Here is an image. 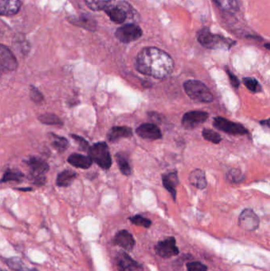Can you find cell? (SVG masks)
<instances>
[{"instance_id":"40","label":"cell","mask_w":270,"mask_h":271,"mask_svg":"<svg viewBox=\"0 0 270 271\" xmlns=\"http://www.w3.org/2000/svg\"><path fill=\"white\" fill-rule=\"evenodd\" d=\"M265 47L266 49H268V50H270V44L269 43H268V44H265Z\"/></svg>"},{"instance_id":"8","label":"cell","mask_w":270,"mask_h":271,"mask_svg":"<svg viewBox=\"0 0 270 271\" xmlns=\"http://www.w3.org/2000/svg\"><path fill=\"white\" fill-rule=\"evenodd\" d=\"M142 34L141 28L135 24L124 25L119 27L115 33L116 37L122 43H130L138 40Z\"/></svg>"},{"instance_id":"33","label":"cell","mask_w":270,"mask_h":271,"mask_svg":"<svg viewBox=\"0 0 270 271\" xmlns=\"http://www.w3.org/2000/svg\"><path fill=\"white\" fill-rule=\"evenodd\" d=\"M243 83L247 86V89L254 93H258L261 92V86L257 79L254 78L247 77L243 79Z\"/></svg>"},{"instance_id":"36","label":"cell","mask_w":270,"mask_h":271,"mask_svg":"<svg viewBox=\"0 0 270 271\" xmlns=\"http://www.w3.org/2000/svg\"><path fill=\"white\" fill-rule=\"evenodd\" d=\"M71 138H73V139L76 141L77 143L79 144V148H80L81 150L89 151V144H88L87 141H85L83 138H81L79 136L75 135V134H72V135H71Z\"/></svg>"},{"instance_id":"13","label":"cell","mask_w":270,"mask_h":271,"mask_svg":"<svg viewBox=\"0 0 270 271\" xmlns=\"http://www.w3.org/2000/svg\"><path fill=\"white\" fill-rule=\"evenodd\" d=\"M118 271H134L142 267L141 264L134 260L125 251H119L116 256Z\"/></svg>"},{"instance_id":"25","label":"cell","mask_w":270,"mask_h":271,"mask_svg":"<svg viewBox=\"0 0 270 271\" xmlns=\"http://www.w3.org/2000/svg\"><path fill=\"white\" fill-rule=\"evenodd\" d=\"M5 262L11 269L15 271H39L36 268H29L26 266V265L24 264V262L21 260V258L19 257H13V258H5L4 259Z\"/></svg>"},{"instance_id":"21","label":"cell","mask_w":270,"mask_h":271,"mask_svg":"<svg viewBox=\"0 0 270 271\" xmlns=\"http://www.w3.org/2000/svg\"><path fill=\"white\" fill-rule=\"evenodd\" d=\"M72 23L75 26H80L89 31H95L97 27L96 20L89 15H82L79 18L75 19V22H72Z\"/></svg>"},{"instance_id":"19","label":"cell","mask_w":270,"mask_h":271,"mask_svg":"<svg viewBox=\"0 0 270 271\" xmlns=\"http://www.w3.org/2000/svg\"><path fill=\"white\" fill-rule=\"evenodd\" d=\"M70 164L78 168L88 169L92 167L93 160L89 156H82L78 153H73L68 158Z\"/></svg>"},{"instance_id":"7","label":"cell","mask_w":270,"mask_h":271,"mask_svg":"<svg viewBox=\"0 0 270 271\" xmlns=\"http://www.w3.org/2000/svg\"><path fill=\"white\" fill-rule=\"evenodd\" d=\"M213 125L219 130L230 135H245L248 133V130L241 124L233 122L222 117H215Z\"/></svg>"},{"instance_id":"27","label":"cell","mask_w":270,"mask_h":271,"mask_svg":"<svg viewBox=\"0 0 270 271\" xmlns=\"http://www.w3.org/2000/svg\"><path fill=\"white\" fill-rule=\"evenodd\" d=\"M89 9L92 11H99L102 10L106 11L111 6L113 0H84Z\"/></svg>"},{"instance_id":"22","label":"cell","mask_w":270,"mask_h":271,"mask_svg":"<svg viewBox=\"0 0 270 271\" xmlns=\"http://www.w3.org/2000/svg\"><path fill=\"white\" fill-rule=\"evenodd\" d=\"M213 2L221 11L226 13L235 14L239 11L238 0H213Z\"/></svg>"},{"instance_id":"18","label":"cell","mask_w":270,"mask_h":271,"mask_svg":"<svg viewBox=\"0 0 270 271\" xmlns=\"http://www.w3.org/2000/svg\"><path fill=\"white\" fill-rule=\"evenodd\" d=\"M163 184L165 188L167 190L175 201L177 191L176 187L179 184L178 176L176 172H170L163 176Z\"/></svg>"},{"instance_id":"39","label":"cell","mask_w":270,"mask_h":271,"mask_svg":"<svg viewBox=\"0 0 270 271\" xmlns=\"http://www.w3.org/2000/svg\"><path fill=\"white\" fill-rule=\"evenodd\" d=\"M17 190L20 191H32V188L31 187H29V188H19V189Z\"/></svg>"},{"instance_id":"31","label":"cell","mask_w":270,"mask_h":271,"mask_svg":"<svg viewBox=\"0 0 270 271\" xmlns=\"http://www.w3.org/2000/svg\"><path fill=\"white\" fill-rule=\"evenodd\" d=\"M129 220L131 223H133L135 225L141 226V227H144L145 229H149L152 224V220H149L148 218L144 217L140 214L131 216L129 217Z\"/></svg>"},{"instance_id":"2","label":"cell","mask_w":270,"mask_h":271,"mask_svg":"<svg viewBox=\"0 0 270 271\" xmlns=\"http://www.w3.org/2000/svg\"><path fill=\"white\" fill-rule=\"evenodd\" d=\"M197 40L201 46L210 50L229 49L232 47V44H235V42L230 39L225 38L220 35L211 33L208 28H204L200 30L197 34Z\"/></svg>"},{"instance_id":"3","label":"cell","mask_w":270,"mask_h":271,"mask_svg":"<svg viewBox=\"0 0 270 271\" xmlns=\"http://www.w3.org/2000/svg\"><path fill=\"white\" fill-rule=\"evenodd\" d=\"M183 86L187 96L193 100L202 103H211L213 100L212 94L201 81L190 79L186 81Z\"/></svg>"},{"instance_id":"16","label":"cell","mask_w":270,"mask_h":271,"mask_svg":"<svg viewBox=\"0 0 270 271\" xmlns=\"http://www.w3.org/2000/svg\"><path fill=\"white\" fill-rule=\"evenodd\" d=\"M21 6V0H0V13L4 16H12L19 12Z\"/></svg>"},{"instance_id":"34","label":"cell","mask_w":270,"mask_h":271,"mask_svg":"<svg viewBox=\"0 0 270 271\" xmlns=\"http://www.w3.org/2000/svg\"><path fill=\"white\" fill-rule=\"evenodd\" d=\"M29 89H30L29 90V96H30L32 101L34 102L35 103H40L44 101V96L39 92L37 87H35L34 86L31 85Z\"/></svg>"},{"instance_id":"32","label":"cell","mask_w":270,"mask_h":271,"mask_svg":"<svg viewBox=\"0 0 270 271\" xmlns=\"http://www.w3.org/2000/svg\"><path fill=\"white\" fill-rule=\"evenodd\" d=\"M202 136L206 141H210L213 144H219L222 141L220 135L210 128H204L202 131Z\"/></svg>"},{"instance_id":"24","label":"cell","mask_w":270,"mask_h":271,"mask_svg":"<svg viewBox=\"0 0 270 271\" xmlns=\"http://www.w3.org/2000/svg\"><path fill=\"white\" fill-rule=\"evenodd\" d=\"M116 160H117V165L121 173L124 175H130L131 174V168L129 161H128V155L124 152H118L116 155Z\"/></svg>"},{"instance_id":"4","label":"cell","mask_w":270,"mask_h":271,"mask_svg":"<svg viewBox=\"0 0 270 271\" xmlns=\"http://www.w3.org/2000/svg\"><path fill=\"white\" fill-rule=\"evenodd\" d=\"M26 164L29 168L28 176L29 181L36 186H43L46 183V173L50 170V166L40 158L30 157L26 160Z\"/></svg>"},{"instance_id":"17","label":"cell","mask_w":270,"mask_h":271,"mask_svg":"<svg viewBox=\"0 0 270 271\" xmlns=\"http://www.w3.org/2000/svg\"><path fill=\"white\" fill-rule=\"evenodd\" d=\"M132 136V130L129 127L115 126L109 131L107 138L110 142H116L122 138H131Z\"/></svg>"},{"instance_id":"26","label":"cell","mask_w":270,"mask_h":271,"mask_svg":"<svg viewBox=\"0 0 270 271\" xmlns=\"http://www.w3.org/2000/svg\"><path fill=\"white\" fill-rule=\"evenodd\" d=\"M50 136H51L50 138L52 140V145L57 152H63L67 150L69 146L68 140L54 133H51Z\"/></svg>"},{"instance_id":"10","label":"cell","mask_w":270,"mask_h":271,"mask_svg":"<svg viewBox=\"0 0 270 271\" xmlns=\"http://www.w3.org/2000/svg\"><path fill=\"white\" fill-rule=\"evenodd\" d=\"M208 118V114L206 112L194 110L184 114L182 120V125L186 129L191 130L205 122Z\"/></svg>"},{"instance_id":"30","label":"cell","mask_w":270,"mask_h":271,"mask_svg":"<svg viewBox=\"0 0 270 271\" xmlns=\"http://www.w3.org/2000/svg\"><path fill=\"white\" fill-rule=\"evenodd\" d=\"M227 178L234 184H239L244 181L245 175L239 169L232 168L227 174Z\"/></svg>"},{"instance_id":"35","label":"cell","mask_w":270,"mask_h":271,"mask_svg":"<svg viewBox=\"0 0 270 271\" xmlns=\"http://www.w3.org/2000/svg\"><path fill=\"white\" fill-rule=\"evenodd\" d=\"M188 271H207L208 268L205 265L200 262H189L187 265Z\"/></svg>"},{"instance_id":"23","label":"cell","mask_w":270,"mask_h":271,"mask_svg":"<svg viewBox=\"0 0 270 271\" xmlns=\"http://www.w3.org/2000/svg\"><path fill=\"white\" fill-rule=\"evenodd\" d=\"M76 177L77 174L73 170H64L57 176V186L60 187H69Z\"/></svg>"},{"instance_id":"5","label":"cell","mask_w":270,"mask_h":271,"mask_svg":"<svg viewBox=\"0 0 270 271\" xmlns=\"http://www.w3.org/2000/svg\"><path fill=\"white\" fill-rule=\"evenodd\" d=\"M88 153L93 162L97 163L99 167L104 170H108L111 167V156H110L109 147L106 142H99V143L95 144L89 148Z\"/></svg>"},{"instance_id":"20","label":"cell","mask_w":270,"mask_h":271,"mask_svg":"<svg viewBox=\"0 0 270 271\" xmlns=\"http://www.w3.org/2000/svg\"><path fill=\"white\" fill-rule=\"evenodd\" d=\"M190 184L197 189L204 190L207 187V180L205 174L201 169H195L190 173L189 177Z\"/></svg>"},{"instance_id":"28","label":"cell","mask_w":270,"mask_h":271,"mask_svg":"<svg viewBox=\"0 0 270 271\" xmlns=\"http://www.w3.org/2000/svg\"><path fill=\"white\" fill-rule=\"evenodd\" d=\"M25 176L21 171L19 170H11L8 169L2 178V183H8V182H16V183H22Z\"/></svg>"},{"instance_id":"15","label":"cell","mask_w":270,"mask_h":271,"mask_svg":"<svg viewBox=\"0 0 270 271\" xmlns=\"http://www.w3.org/2000/svg\"><path fill=\"white\" fill-rule=\"evenodd\" d=\"M113 243L127 251H132L136 245L133 236L127 230L119 231L113 238Z\"/></svg>"},{"instance_id":"11","label":"cell","mask_w":270,"mask_h":271,"mask_svg":"<svg viewBox=\"0 0 270 271\" xmlns=\"http://www.w3.org/2000/svg\"><path fill=\"white\" fill-rule=\"evenodd\" d=\"M0 65L3 72H13L18 68V61L7 46H0Z\"/></svg>"},{"instance_id":"38","label":"cell","mask_w":270,"mask_h":271,"mask_svg":"<svg viewBox=\"0 0 270 271\" xmlns=\"http://www.w3.org/2000/svg\"><path fill=\"white\" fill-rule=\"evenodd\" d=\"M260 124L261 125H264V126H266L270 128V118L267 120H264V121H261Z\"/></svg>"},{"instance_id":"9","label":"cell","mask_w":270,"mask_h":271,"mask_svg":"<svg viewBox=\"0 0 270 271\" xmlns=\"http://www.w3.org/2000/svg\"><path fill=\"white\" fill-rule=\"evenodd\" d=\"M155 251L156 255L163 258H170L179 254V249L176 246L174 237H168L159 241L155 246Z\"/></svg>"},{"instance_id":"1","label":"cell","mask_w":270,"mask_h":271,"mask_svg":"<svg viewBox=\"0 0 270 271\" xmlns=\"http://www.w3.org/2000/svg\"><path fill=\"white\" fill-rule=\"evenodd\" d=\"M137 69L155 79H164L173 72V61L169 54L155 47L143 49L137 56Z\"/></svg>"},{"instance_id":"12","label":"cell","mask_w":270,"mask_h":271,"mask_svg":"<svg viewBox=\"0 0 270 271\" xmlns=\"http://www.w3.org/2000/svg\"><path fill=\"white\" fill-rule=\"evenodd\" d=\"M259 218L252 209H247L242 212L239 218V224L246 231H254L259 226Z\"/></svg>"},{"instance_id":"29","label":"cell","mask_w":270,"mask_h":271,"mask_svg":"<svg viewBox=\"0 0 270 271\" xmlns=\"http://www.w3.org/2000/svg\"><path fill=\"white\" fill-rule=\"evenodd\" d=\"M39 121L43 124L50 125H63L62 120L58 117L53 114H42L39 117Z\"/></svg>"},{"instance_id":"14","label":"cell","mask_w":270,"mask_h":271,"mask_svg":"<svg viewBox=\"0 0 270 271\" xmlns=\"http://www.w3.org/2000/svg\"><path fill=\"white\" fill-rule=\"evenodd\" d=\"M136 132L144 139L159 140L163 137L160 128L153 123L142 124L137 128Z\"/></svg>"},{"instance_id":"6","label":"cell","mask_w":270,"mask_h":271,"mask_svg":"<svg viewBox=\"0 0 270 271\" xmlns=\"http://www.w3.org/2000/svg\"><path fill=\"white\" fill-rule=\"evenodd\" d=\"M105 11L110 19L117 24H122L129 15H133V12H131V6L125 2H120L117 5L110 6Z\"/></svg>"},{"instance_id":"37","label":"cell","mask_w":270,"mask_h":271,"mask_svg":"<svg viewBox=\"0 0 270 271\" xmlns=\"http://www.w3.org/2000/svg\"><path fill=\"white\" fill-rule=\"evenodd\" d=\"M228 75H229V79H230V82L232 86L235 88L239 87L240 82H239V79L236 77V75H234L232 72H229V71H228Z\"/></svg>"}]
</instances>
